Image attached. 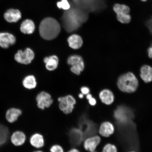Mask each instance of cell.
Here are the masks:
<instances>
[{"mask_svg":"<svg viewBox=\"0 0 152 152\" xmlns=\"http://www.w3.org/2000/svg\"><path fill=\"white\" fill-rule=\"evenodd\" d=\"M57 6L59 9L66 11L69 10L71 8V5L68 0H61V1L58 2Z\"/></svg>","mask_w":152,"mask_h":152,"instance_id":"obj_26","label":"cell"},{"mask_svg":"<svg viewBox=\"0 0 152 152\" xmlns=\"http://www.w3.org/2000/svg\"><path fill=\"white\" fill-rule=\"evenodd\" d=\"M140 76L144 83H149L152 82V67L147 64L142 66L140 68Z\"/></svg>","mask_w":152,"mask_h":152,"instance_id":"obj_16","label":"cell"},{"mask_svg":"<svg viewBox=\"0 0 152 152\" xmlns=\"http://www.w3.org/2000/svg\"><path fill=\"white\" fill-rule=\"evenodd\" d=\"M44 62L45 64V67L49 71H54L56 69L58 64V58L56 56L45 57L44 59Z\"/></svg>","mask_w":152,"mask_h":152,"instance_id":"obj_18","label":"cell"},{"mask_svg":"<svg viewBox=\"0 0 152 152\" xmlns=\"http://www.w3.org/2000/svg\"><path fill=\"white\" fill-rule=\"evenodd\" d=\"M148 56L150 58L152 59V44L148 49Z\"/></svg>","mask_w":152,"mask_h":152,"instance_id":"obj_30","label":"cell"},{"mask_svg":"<svg viewBox=\"0 0 152 152\" xmlns=\"http://www.w3.org/2000/svg\"><path fill=\"white\" fill-rule=\"evenodd\" d=\"M11 134L8 125L0 123V148L10 140Z\"/></svg>","mask_w":152,"mask_h":152,"instance_id":"obj_15","label":"cell"},{"mask_svg":"<svg viewBox=\"0 0 152 152\" xmlns=\"http://www.w3.org/2000/svg\"><path fill=\"white\" fill-rule=\"evenodd\" d=\"M93 97V95L90 94V93H89V94L86 95L85 97L87 100H88L90 99L91 98H92Z\"/></svg>","mask_w":152,"mask_h":152,"instance_id":"obj_33","label":"cell"},{"mask_svg":"<svg viewBox=\"0 0 152 152\" xmlns=\"http://www.w3.org/2000/svg\"><path fill=\"white\" fill-rule=\"evenodd\" d=\"M87 101H88V102L89 105L91 106H94L97 103V100L94 96Z\"/></svg>","mask_w":152,"mask_h":152,"instance_id":"obj_29","label":"cell"},{"mask_svg":"<svg viewBox=\"0 0 152 152\" xmlns=\"http://www.w3.org/2000/svg\"><path fill=\"white\" fill-rule=\"evenodd\" d=\"M98 152L97 151H94V152Z\"/></svg>","mask_w":152,"mask_h":152,"instance_id":"obj_37","label":"cell"},{"mask_svg":"<svg viewBox=\"0 0 152 152\" xmlns=\"http://www.w3.org/2000/svg\"><path fill=\"white\" fill-rule=\"evenodd\" d=\"M37 83L34 76L29 75L24 77L22 81V85L25 88L28 90L35 89L37 86Z\"/></svg>","mask_w":152,"mask_h":152,"instance_id":"obj_20","label":"cell"},{"mask_svg":"<svg viewBox=\"0 0 152 152\" xmlns=\"http://www.w3.org/2000/svg\"><path fill=\"white\" fill-rule=\"evenodd\" d=\"M83 60L82 57L78 55H72L68 58L67 63L69 65L73 66L76 65Z\"/></svg>","mask_w":152,"mask_h":152,"instance_id":"obj_24","label":"cell"},{"mask_svg":"<svg viewBox=\"0 0 152 152\" xmlns=\"http://www.w3.org/2000/svg\"><path fill=\"white\" fill-rule=\"evenodd\" d=\"M35 57V54L31 49L27 48L24 50H19L14 55V59L19 64H29Z\"/></svg>","mask_w":152,"mask_h":152,"instance_id":"obj_5","label":"cell"},{"mask_svg":"<svg viewBox=\"0 0 152 152\" xmlns=\"http://www.w3.org/2000/svg\"><path fill=\"white\" fill-rule=\"evenodd\" d=\"M141 1L143 2H145L147 1V0H141Z\"/></svg>","mask_w":152,"mask_h":152,"instance_id":"obj_35","label":"cell"},{"mask_svg":"<svg viewBox=\"0 0 152 152\" xmlns=\"http://www.w3.org/2000/svg\"><path fill=\"white\" fill-rule=\"evenodd\" d=\"M101 152H118V150L115 144L107 142L102 147Z\"/></svg>","mask_w":152,"mask_h":152,"instance_id":"obj_22","label":"cell"},{"mask_svg":"<svg viewBox=\"0 0 152 152\" xmlns=\"http://www.w3.org/2000/svg\"><path fill=\"white\" fill-rule=\"evenodd\" d=\"M80 91L81 93L85 96L89 94L90 92V89L88 87L86 86H83L81 87Z\"/></svg>","mask_w":152,"mask_h":152,"instance_id":"obj_28","label":"cell"},{"mask_svg":"<svg viewBox=\"0 0 152 152\" xmlns=\"http://www.w3.org/2000/svg\"><path fill=\"white\" fill-rule=\"evenodd\" d=\"M85 97V95H83V94H82L81 93H79L77 95V98H75L77 99L78 98L79 99H83Z\"/></svg>","mask_w":152,"mask_h":152,"instance_id":"obj_32","label":"cell"},{"mask_svg":"<svg viewBox=\"0 0 152 152\" xmlns=\"http://www.w3.org/2000/svg\"><path fill=\"white\" fill-rule=\"evenodd\" d=\"M22 114V110L19 108L11 107L7 109L5 112V119L10 124L14 123L18 120Z\"/></svg>","mask_w":152,"mask_h":152,"instance_id":"obj_13","label":"cell"},{"mask_svg":"<svg viewBox=\"0 0 152 152\" xmlns=\"http://www.w3.org/2000/svg\"><path fill=\"white\" fill-rule=\"evenodd\" d=\"M101 102L106 106H110L115 102V97L113 91L109 89H104L101 91L98 95Z\"/></svg>","mask_w":152,"mask_h":152,"instance_id":"obj_11","label":"cell"},{"mask_svg":"<svg viewBox=\"0 0 152 152\" xmlns=\"http://www.w3.org/2000/svg\"><path fill=\"white\" fill-rule=\"evenodd\" d=\"M87 16L77 14L70 15L64 16L63 26L66 31L71 33L77 30L81 24L87 20Z\"/></svg>","mask_w":152,"mask_h":152,"instance_id":"obj_3","label":"cell"},{"mask_svg":"<svg viewBox=\"0 0 152 152\" xmlns=\"http://www.w3.org/2000/svg\"><path fill=\"white\" fill-rule=\"evenodd\" d=\"M116 17L117 20L122 24H128L132 20L130 14L116 15Z\"/></svg>","mask_w":152,"mask_h":152,"instance_id":"obj_25","label":"cell"},{"mask_svg":"<svg viewBox=\"0 0 152 152\" xmlns=\"http://www.w3.org/2000/svg\"><path fill=\"white\" fill-rule=\"evenodd\" d=\"M102 140L99 134L93 135L86 138L83 142V147L87 152H93L96 151Z\"/></svg>","mask_w":152,"mask_h":152,"instance_id":"obj_7","label":"cell"},{"mask_svg":"<svg viewBox=\"0 0 152 152\" xmlns=\"http://www.w3.org/2000/svg\"><path fill=\"white\" fill-rule=\"evenodd\" d=\"M28 140L30 145L36 149H41L45 145L44 137L39 132H35L32 134Z\"/></svg>","mask_w":152,"mask_h":152,"instance_id":"obj_12","label":"cell"},{"mask_svg":"<svg viewBox=\"0 0 152 152\" xmlns=\"http://www.w3.org/2000/svg\"><path fill=\"white\" fill-rule=\"evenodd\" d=\"M84 68L85 64L83 60L77 64L72 66L71 70L73 73L79 75H80L81 72L84 70Z\"/></svg>","mask_w":152,"mask_h":152,"instance_id":"obj_23","label":"cell"},{"mask_svg":"<svg viewBox=\"0 0 152 152\" xmlns=\"http://www.w3.org/2000/svg\"><path fill=\"white\" fill-rule=\"evenodd\" d=\"M10 140L11 144L15 147H21L26 143L27 136L23 131L17 130L11 133Z\"/></svg>","mask_w":152,"mask_h":152,"instance_id":"obj_10","label":"cell"},{"mask_svg":"<svg viewBox=\"0 0 152 152\" xmlns=\"http://www.w3.org/2000/svg\"><path fill=\"white\" fill-rule=\"evenodd\" d=\"M128 152H136V151H129Z\"/></svg>","mask_w":152,"mask_h":152,"instance_id":"obj_36","label":"cell"},{"mask_svg":"<svg viewBox=\"0 0 152 152\" xmlns=\"http://www.w3.org/2000/svg\"><path fill=\"white\" fill-rule=\"evenodd\" d=\"M35 100L39 109L44 110L50 107L54 102L52 95L47 91H40L36 96Z\"/></svg>","mask_w":152,"mask_h":152,"instance_id":"obj_6","label":"cell"},{"mask_svg":"<svg viewBox=\"0 0 152 152\" xmlns=\"http://www.w3.org/2000/svg\"><path fill=\"white\" fill-rule=\"evenodd\" d=\"M39 30L40 35L43 39L51 40L56 38L60 34L61 26L56 19L49 17L42 21Z\"/></svg>","mask_w":152,"mask_h":152,"instance_id":"obj_1","label":"cell"},{"mask_svg":"<svg viewBox=\"0 0 152 152\" xmlns=\"http://www.w3.org/2000/svg\"><path fill=\"white\" fill-rule=\"evenodd\" d=\"M32 152H44L41 149H36Z\"/></svg>","mask_w":152,"mask_h":152,"instance_id":"obj_34","label":"cell"},{"mask_svg":"<svg viewBox=\"0 0 152 152\" xmlns=\"http://www.w3.org/2000/svg\"><path fill=\"white\" fill-rule=\"evenodd\" d=\"M67 41L71 48L79 49L82 46L83 41L80 36L77 34H73L68 37Z\"/></svg>","mask_w":152,"mask_h":152,"instance_id":"obj_19","label":"cell"},{"mask_svg":"<svg viewBox=\"0 0 152 152\" xmlns=\"http://www.w3.org/2000/svg\"><path fill=\"white\" fill-rule=\"evenodd\" d=\"M66 152H81L80 150L77 148H72L68 150Z\"/></svg>","mask_w":152,"mask_h":152,"instance_id":"obj_31","label":"cell"},{"mask_svg":"<svg viewBox=\"0 0 152 152\" xmlns=\"http://www.w3.org/2000/svg\"><path fill=\"white\" fill-rule=\"evenodd\" d=\"M113 9L116 15L130 14V7L126 5L115 4L114 5Z\"/></svg>","mask_w":152,"mask_h":152,"instance_id":"obj_21","label":"cell"},{"mask_svg":"<svg viewBox=\"0 0 152 152\" xmlns=\"http://www.w3.org/2000/svg\"><path fill=\"white\" fill-rule=\"evenodd\" d=\"M119 90L126 94H132L136 92L139 86L137 77L134 73L128 72L119 77L117 82Z\"/></svg>","mask_w":152,"mask_h":152,"instance_id":"obj_2","label":"cell"},{"mask_svg":"<svg viewBox=\"0 0 152 152\" xmlns=\"http://www.w3.org/2000/svg\"><path fill=\"white\" fill-rule=\"evenodd\" d=\"M16 42V38L12 33L7 32H0V47L7 49L14 45Z\"/></svg>","mask_w":152,"mask_h":152,"instance_id":"obj_9","label":"cell"},{"mask_svg":"<svg viewBox=\"0 0 152 152\" xmlns=\"http://www.w3.org/2000/svg\"><path fill=\"white\" fill-rule=\"evenodd\" d=\"M35 28V23L31 20L26 19L20 24V29L21 32L24 34H33Z\"/></svg>","mask_w":152,"mask_h":152,"instance_id":"obj_17","label":"cell"},{"mask_svg":"<svg viewBox=\"0 0 152 152\" xmlns=\"http://www.w3.org/2000/svg\"><path fill=\"white\" fill-rule=\"evenodd\" d=\"M58 101L59 108L61 111L66 115L72 113L77 103L75 97L71 94L60 96L58 98Z\"/></svg>","mask_w":152,"mask_h":152,"instance_id":"obj_4","label":"cell"},{"mask_svg":"<svg viewBox=\"0 0 152 152\" xmlns=\"http://www.w3.org/2000/svg\"><path fill=\"white\" fill-rule=\"evenodd\" d=\"M115 127L113 122L105 121L101 123L98 129V134L102 137L107 138L111 137L115 134Z\"/></svg>","mask_w":152,"mask_h":152,"instance_id":"obj_8","label":"cell"},{"mask_svg":"<svg viewBox=\"0 0 152 152\" xmlns=\"http://www.w3.org/2000/svg\"><path fill=\"white\" fill-rule=\"evenodd\" d=\"M5 20L9 23L18 22L22 18V14L18 9H10L6 11L4 15Z\"/></svg>","mask_w":152,"mask_h":152,"instance_id":"obj_14","label":"cell"},{"mask_svg":"<svg viewBox=\"0 0 152 152\" xmlns=\"http://www.w3.org/2000/svg\"><path fill=\"white\" fill-rule=\"evenodd\" d=\"M50 152H65L63 147L58 144H53L49 149Z\"/></svg>","mask_w":152,"mask_h":152,"instance_id":"obj_27","label":"cell"}]
</instances>
